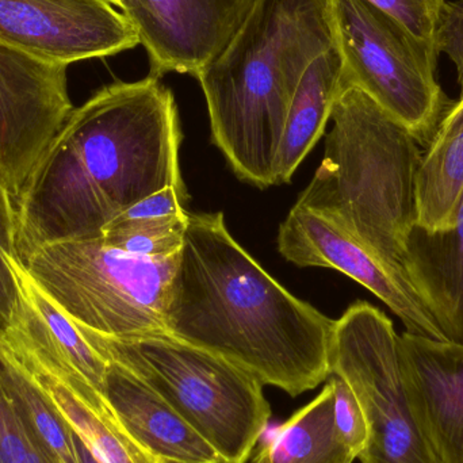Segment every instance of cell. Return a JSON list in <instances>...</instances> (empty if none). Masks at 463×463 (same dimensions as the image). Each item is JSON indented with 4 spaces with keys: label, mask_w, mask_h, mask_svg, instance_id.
<instances>
[{
    "label": "cell",
    "mask_w": 463,
    "mask_h": 463,
    "mask_svg": "<svg viewBox=\"0 0 463 463\" xmlns=\"http://www.w3.org/2000/svg\"><path fill=\"white\" fill-rule=\"evenodd\" d=\"M335 45L329 0H255L227 45L194 73L212 141L237 178L275 186L288 110L313 60Z\"/></svg>",
    "instance_id": "3"
},
{
    "label": "cell",
    "mask_w": 463,
    "mask_h": 463,
    "mask_svg": "<svg viewBox=\"0 0 463 463\" xmlns=\"http://www.w3.org/2000/svg\"><path fill=\"white\" fill-rule=\"evenodd\" d=\"M78 326L106 361L160 394L225 463L250 461L271 419L255 377L168 332L113 337Z\"/></svg>",
    "instance_id": "5"
},
{
    "label": "cell",
    "mask_w": 463,
    "mask_h": 463,
    "mask_svg": "<svg viewBox=\"0 0 463 463\" xmlns=\"http://www.w3.org/2000/svg\"><path fill=\"white\" fill-rule=\"evenodd\" d=\"M67 70L0 43V179L14 200L73 111Z\"/></svg>",
    "instance_id": "9"
},
{
    "label": "cell",
    "mask_w": 463,
    "mask_h": 463,
    "mask_svg": "<svg viewBox=\"0 0 463 463\" xmlns=\"http://www.w3.org/2000/svg\"><path fill=\"white\" fill-rule=\"evenodd\" d=\"M335 321L286 290L236 240L224 213H189L167 332L297 397L331 375Z\"/></svg>",
    "instance_id": "2"
},
{
    "label": "cell",
    "mask_w": 463,
    "mask_h": 463,
    "mask_svg": "<svg viewBox=\"0 0 463 463\" xmlns=\"http://www.w3.org/2000/svg\"><path fill=\"white\" fill-rule=\"evenodd\" d=\"M76 450H78L79 463H99L91 451L86 448L83 442L75 435Z\"/></svg>",
    "instance_id": "28"
},
{
    "label": "cell",
    "mask_w": 463,
    "mask_h": 463,
    "mask_svg": "<svg viewBox=\"0 0 463 463\" xmlns=\"http://www.w3.org/2000/svg\"><path fill=\"white\" fill-rule=\"evenodd\" d=\"M329 383L335 392V424L347 450L354 459H358L367 445V426L361 407L347 383L331 374Z\"/></svg>",
    "instance_id": "26"
},
{
    "label": "cell",
    "mask_w": 463,
    "mask_h": 463,
    "mask_svg": "<svg viewBox=\"0 0 463 463\" xmlns=\"http://www.w3.org/2000/svg\"><path fill=\"white\" fill-rule=\"evenodd\" d=\"M173 91L156 76L116 81L73 109L15 200L19 260L41 245L99 236L138 201L182 181Z\"/></svg>",
    "instance_id": "1"
},
{
    "label": "cell",
    "mask_w": 463,
    "mask_h": 463,
    "mask_svg": "<svg viewBox=\"0 0 463 463\" xmlns=\"http://www.w3.org/2000/svg\"><path fill=\"white\" fill-rule=\"evenodd\" d=\"M0 463H56L19 412L0 378Z\"/></svg>",
    "instance_id": "24"
},
{
    "label": "cell",
    "mask_w": 463,
    "mask_h": 463,
    "mask_svg": "<svg viewBox=\"0 0 463 463\" xmlns=\"http://www.w3.org/2000/svg\"><path fill=\"white\" fill-rule=\"evenodd\" d=\"M0 378L41 445L56 463H79L75 434L0 334Z\"/></svg>",
    "instance_id": "22"
},
{
    "label": "cell",
    "mask_w": 463,
    "mask_h": 463,
    "mask_svg": "<svg viewBox=\"0 0 463 463\" xmlns=\"http://www.w3.org/2000/svg\"><path fill=\"white\" fill-rule=\"evenodd\" d=\"M21 304L13 326L60 364L80 375L103 394L108 361L87 342L70 316L32 279L21 260H14Z\"/></svg>",
    "instance_id": "17"
},
{
    "label": "cell",
    "mask_w": 463,
    "mask_h": 463,
    "mask_svg": "<svg viewBox=\"0 0 463 463\" xmlns=\"http://www.w3.org/2000/svg\"><path fill=\"white\" fill-rule=\"evenodd\" d=\"M343 89V60L336 43L313 60L294 94L275 165V184L290 182L331 121Z\"/></svg>",
    "instance_id": "18"
},
{
    "label": "cell",
    "mask_w": 463,
    "mask_h": 463,
    "mask_svg": "<svg viewBox=\"0 0 463 463\" xmlns=\"http://www.w3.org/2000/svg\"><path fill=\"white\" fill-rule=\"evenodd\" d=\"M392 16L413 37L438 52V33L448 0H366ZM439 53V52H438Z\"/></svg>",
    "instance_id": "25"
},
{
    "label": "cell",
    "mask_w": 463,
    "mask_h": 463,
    "mask_svg": "<svg viewBox=\"0 0 463 463\" xmlns=\"http://www.w3.org/2000/svg\"><path fill=\"white\" fill-rule=\"evenodd\" d=\"M399 337L369 302H355L335 321L331 374L353 392L369 434L361 463H437L411 411Z\"/></svg>",
    "instance_id": "8"
},
{
    "label": "cell",
    "mask_w": 463,
    "mask_h": 463,
    "mask_svg": "<svg viewBox=\"0 0 463 463\" xmlns=\"http://www.w3.org/2000/svg\"><path fill=\"white\" fill-rule=\"evenodd\" d=\"M343 87L355 86L427 148L453 100L437 80L438 53L366 0H329Z\"/></svg>",
    "instance_id": "7"
},
{
    "label": "cell",
    "mask_w": 463,
    "mask_h": 463,
    "mask_svg": "<svg viewBox=\"0 0 463 463\" xmlns=\"http://www.w3.org/2000/svg\"><path fill=\"white\" fill-rule=\"evenodd\" d=\"M16 252L15 200L0 179V332L15 320L21 304L18 277L14 269Z\"/></svg>",
    "instance_id": "23"
},
{
    "label": "cell",
    "mask_w": 463,
    "mask_h": 463,
    "mask_svg": "<svg viewBox=\"0 0 463 463\" xmlns=\"http://www.w3.org/2000/svg\"><path fill=\"white\" fill-rule=\"evenodd\" d=\"M255 0H136L128 16L151 64L149 75L194 76L231 40Z\"/></svg>",
    "instance_id": "12"
},
{
    "label": "cell",
    "mask_w": 463,
    "mask_h": 463,
    "mask_svg": "<svg viewBox=\"0 0 463 463\" xmlns=\"http://www.w3.org/2000/svg\"><path fill=\"white\" fill-rule=\"evenodd\" d=\"M437 48L439 54H448L456 65L463 98V0L446 3Z\"/></svg>",
    "instance_id": "27"
},
{
    "label": "cell",
    "mask_w": 463,
    "mask_h": 463,
    "mask_svg": "<svg viewBox=\"0 0 463 463\" xmlns=\"http://www.w3.org/2000/svg\"><path fill=\"white\" fill-rule=\"evenodd\" d=\"M114 7L118 8L125 16H129L135 7L136 0H108Z\"/></svg>",
    "instance_id": "29"
},
{
    "label": "cell",
    "mask_w": 463,
    "mask_h": 463,
    "mask_svg": "<svg viewBox=\"0 0 463 463\" xmlns=\"http://www.w3.org/2000/svg\"><path fill=\"white\" fill-rule=\"evenodd\" d=\"M0 43L70 65L136 48L140 35L108 0H0Z\"/></svg>",
    "instance_id": "10"
},
{
    "label": "cell",
    "mask_w": 463,
    "mask_h": 463,
    "mask_svg": "<svg viewBox=\"0 0 463 463\" xmlns=\"http://www.w3.org/2000/svg\"><path fill=\"white\" fill-rule=\"evenodd\" d=\"M331 121L323 162L294 206L323 217L407 277L420 146L355 86L343 87Z\"/></svg>",
    "instance_id": "4"
},
{
    "label": "cell",
    "mask_w": 463,
    "mask_h": 463,
    "mask_svg": "<svg viewBox=\"0 0 463 463\" xmlns=\"http://www.w3.org/2000/svg\"><path fill=\"white\" fill-rule=\"evenodd\" d=\"M179 258H140L91 237L41 245L21 263L78 326L127 337L167 332Z\"/></svg>",
    "instance_id": "6"
},
{
    "label": "cell",
    "mask_w": 463,
    "mask_h": 463,
    "mask_svg": "<svg viewBox=\"0 0 463 463\" xmlns=\"http://www.w3.org/2000/svg\"><path fill=\"white\" fill-rule=\"evenodd\" d=\"M280 255L298 267H323L347 275L388 305L408 334L446 340L407 277L331 222L293 206L278 233Z\"/></svg>",
    "instance_id": "11"
},
{
    "label": "cell",
    "mask_w": 463,
    "mask_h": 463,
    "mask_svg": "<svg viewBox=\"0 0 463 463\" xmlns=\"http://www.w3.org/2000/svg\"><path fill=\"white\" fill-rule=\"evenodd\" d=\"M187 200L184 190L165 187L125 209L97 237L110 247L140 258L176 255L184 247L189 225V212L184 209Z\"/></svg>",
    "instance_id": "20"
},
{
    "label": "cell",
    "mask_w": 463,
    "mask_h": 463,
    "mask_svg": "<svg viewBox=\"0 0 463 463\" xmlns=\"http://www.w3.org/2000/svg\"><path fill=\"white\" fill-rule=\"evenodd\" d=\"M335 424L334 386L297 411L256 445L250 463H354Z\"/></svg>",
    "instance_id": "21"
},
{
    "label": "cell",
    "mask_w": 463,
    "mask_h": 463,
    "mask_svg": "<svg viewBox=\"0 0 463 463\" xmlns=\"http://www.w3.org/2000/svg\"><path fill=\"white\" fill-rule=\"evenodd\" d=\"M2 335L54 410L99 463H174L135 439L119 423L105 396L80 375L16 332Z\"/></svg>",
    "instance_id": "13"
},
{
    "label": "cell",
    "mask_w": 463,
    "mask_h": 463,
    "mask_svg": "<svg viewBox=\"0 0 463 463\" xmlns=\"http://www.w3.org/2000/svg\"><path fill=\"white\" fill-rule=\"evenodd\" d=\"M411 411L437 463H463V345L399 337Z\"/></svg>",
    "instance_id": "14"
},
{
    "label": "cell",
    "mask_w": 463,
    "mask_h": 463,
    "mask_svg": "<svg viewBox=\"0 0 463 463\" xmlns=\"http://www.w3.org/2000/svg\"><path fill=\"white\" fill-rule=\"evenodd\" d=\"M415 189L416 225L449 230L463 195V98L451 106L421 155Z\"/></svg>",
    "instance_id": "19"
},
{
    "label": "cell",
    "mask_w": 463,
    "mask_h": 463,
    "mask_svg": "<svg viewBox=\"0 0 463 463\" xmlns=\"http://www.w3.org/2000/svg\"><path fill=\"white\" fill-rule=\"evenodd\" d=\"M103 396L124 429L174 463H225L160 394L119 364L108 362Z\"/></svg>",
    "instance_id": "15"
},
{
    "label": "cell",
    "mask_w": 463,
    "mask_h": 463,
    "mask_svg": "<svg viewBox=\"0 0 463 463\" xmlns=\"http://www.w3.org/2000/svg\"><path fill=\"white\" fill-rule=\"evenodd\" d=\"M404 269L445 339L463 345V195L449 230L412 228Z\"/></svg>",
    "instance_id": "16"
}]
</instances>
